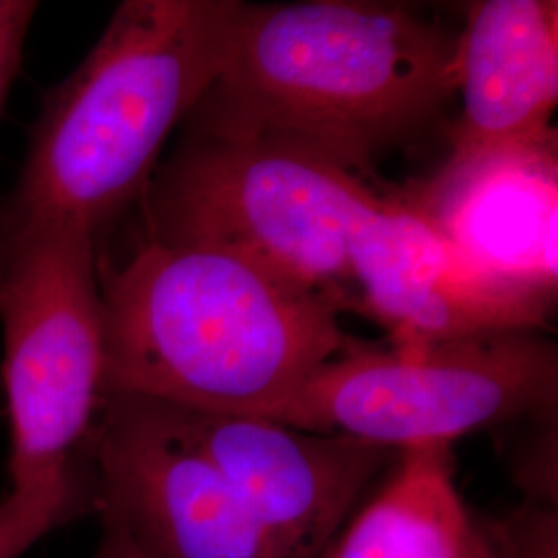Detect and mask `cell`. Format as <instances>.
Returning a JSON list of instances; mask_svg holds the SVG:
<instances>
[{
	"label": "cell",
	"mask_w": 558,
	"mask_h": 558,
	"mask_svg": "<svg viewBox=\"0 0 558 558\" xmlns=\"http://www.w3.org/2000/svg\"><path fill=\"white\" fill-rule=\"evenodd\" d=\"M472 521L451 445L408 449L323 558H461Z\"/></svg>",
	"instance_id": "12"
},
{
	"label": "cell",
	"mask_w": 558,
	"mask_h": 558,
	"mask_svg": "<svg viewBox=\"0 0 558 558\" xmlns=\"http://www.w3.org/2000/svg\"><path fill=\"white\" fill-rule=\"evenodd\" d=\"M98 279L104 396L271 418L352 341L333 300L221 248L145 239Z\"/></svg>",
	"instance_id": "1"
},
{
	"label": "cell",
	"mask_w": 558,
	"mask_h": 558,
	"mask_svg": "<svg viewBox=\"0 0 558 558\" xmlns=\"http://www.w3.org/2000/svg\"><path fill=\"white\" fill-rule=\"evenodd\" d=\"M515 480L525 502L558 509L557 424H548L546 433L530 445L515 465Z\"/></svg>",
	"instance_id": "15"
},
{
	"label": "cell",
	"mask_w": 558,
	"mask_h": 558,
	"mask_svg": "<svg viewBox=\"0 0 558 558\" xmlns=\"http://www.w3.org/2000/svg\"><path fill=\"white\" fill-rule=\"evenodd\" d=\"M500 558H558V509L525 502L486 527Z\"/></svg>",
	"instance_id": "14"
},
{
	"label": "cell",
	"mask_w": 558,
	"mask_h": 558,
	"mask_svg": "<svg viewBox=\"0 0 558 558\" xmlns=\"http://www.w3.org/2000/svg\"><path fill=\"white\" fill-rule=\"evenodd\" d=\"M459 29L408 4L240 7L220 77L189 122L299 141L366 179L458 94Z\"/></svg>",
	"instance_id": "2"
},
{
	"label": "cell",
	"mask_w": 558,
	"mask_h": 558,
	"mask_svg": "<svg viewBox=\"0 0 558 558\" xmlns=\"http://www.w3.org/2000/svg\"><path fill=\"white\" fill-rule=\"evenodd\" d=\"M240 0H124L80 66L48 89L0 242L101 228L140 199L161 147L220 77Z\"/></svg>",
	"instance_id": "3"
},
{
	"label": "cell",
	"mask_w": 558,
	"mask_h": 558,
	"mask_svg": "<svg viewBox=\"0 0 558 558\" xmlns=\"http://www.w3.org/2000/svg\"><path fill=\"white\" fill-rule=\"evenodd\" d=\"M401 195L488 271L557 294V140L440 170Z\"/></svg>",
	"instance_id": "11"
},
{
	"label": "cell",
	"mask_w": 558,
	"mask_h": 558,
	"mask_svg": "<svg viewBox=\"0 0 558 558\" xmlns=\"http://www.w3.org/2000/svg\"><path fill=\"white\" fill-rule=\"evenodd\" d=\"M163 414L236 493L279 558H323L398 451L253 416L160 403Z\"/></svg>",
	"instance_id": "8"
},
{
	"label": "cell",
	"mask_w": 558,
	"mask_h": 558,
	"mask_svg": "<svg viewBox=\"0 0 558 558\" xmlns=\"http://www.w3.org/2000/svg\"><path fill=\"white\" fill-rule=\"evenodd\" d=\"M101 513V534L98 548L92 558H145L141 555L135 542L126 534L119 519L110 513Z\"/></svg>",
	"instance_id": "17"
},
{
	"label": "cell",
	"mask_w": 558,
	"mask_h": 558,
	"mask_svg": "<svg viewBox=\"0 0 558 558\" xmlns=\"http://www.w3.org/2000/svg\"><path fill=\"white\" fill-rule=\"evenodd\" d=\"M96 242L75 228L0 242L9 480L27 493L85 490L81 453L104 401Z\"/></svg>",
	"instance_id": "6"
},
{
	"label": "cell",
	"mask_w": 558,
	"mask_h": 558,
	"mask_svg": "<svg viewBox=\"0 0 558 558\" xmlns=\"http://www.w3.org/2000/svg\"><path fill=\"white\" fill-rule=\"evenodd\" d=\"M359 311L391 343L548 331L555 294L470 259L414 203L379 195L350 242Z\"/></svg>",
	"instance_id": "9"
},
{
	"label": "cell",
	"mask_w": 558,
	"mask_h": 558,
	"mask_svg": "<svg viewBox=\"0 0 558 558\" xmlns=\"http://www.w3.org/2000/svg\"><path fill=\"white\" fill-rule=\"evenodd\" d=\"M461 558H500L493 539H490L486 527L482 523L472 521V527H470V534L465 539Z\"/></svg>",
	"instance_id": "18"
},
{
	"label": "cell",
	"mask_w": 558,
	"mask_h": 558,
	"mask_svg": "<svg viewBox=\"0 0 558 558\" xmlns=\"http://www.w3.org/2000/svg\"><path fill=\"white\" fill-rule=\"evenodd\" d=\"M184 124L141 195L147 240L221 248L359 308L350 242L380 193L299 141Z\"/></svg>",
	"instance_id": "4"
},
{
	"label": "cell",
	"mask_w": 558,
	"mask_h": 558,
	"mask_svg": "<svg viewBox=\"0 0 558 558\" xmlns=\"http://www.w3.org/2000/svg\"><path fill=\"white\" fill-rule=\"evenodd\" d=\"M96 507L145 558H279L220 472L160 403L104 396L87 440Z\"/></svg>",
	"instance_id": "7"
},
{
	"label": "cell",
	"mask_w": 558,
	"mask_h": 558,
	"mask_svg": "<svg viewBox=\"0 0 558 558\" xmlns=\"http://www.w3.org/2000/svg\"><path fill=\"white\" fill-rule=\"evenodd\" d=\"M87 507H96L89 490L27 493L11 488L0 500V558L23 557Z\"/></svg>",
	"instance_id": "13"
},
{
	"label": "cell",
	"mask_w": 558,
	"mask_h": 558,
	"mask_svg": "<svg viewBox=\"0 0 558 558\" xmlns=\"http://www.w3.org/2000/svg\"><path fill=\"white\" fill-rule=\"evenodd\" d=\"M558 348L505 331L373 348L350 341L267 420L408 451L511 420L557 416Z\"/></svg>",
	"instance_id": "5"
},
{
	"label": "cell",
	"mask_w": 558,
	"mask_h": 558,
	"mask_svg": "<svg viewBox=\"0 0 558 558\" xmlns=\"http://www.w3.org/2000/svg\"><path fill=\"white\" fill-rule=\"evenodd\" d=\"M36 11L38 2L32 0H0V114L20 73L23 44Z\"/></svg>",
	"instance_id": "16"
},
{
	"label": "cell",
	"mask_w": 558,
	"mask_h": 558,
	"mask_svg": "<svg viewBox=\"0 0 558 558\" xmlns=\"http://www.w3.org/2000/svg\"><path fill=\"white\" fill-rule=\"evenodd\" d=\"M461 112L440 170L557 140V0H480L459 29Z\"/></svg>",
	"instance_id": "10"
}]
</instances>
